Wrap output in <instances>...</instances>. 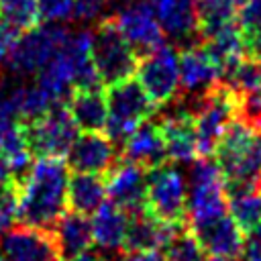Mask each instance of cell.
<instances>
[{"mask_svg":"<svg viewBox=\"0 0 261 261\" xmlns=\"http://www.w3.org/2000/svg\"><path fill=\"white\" fill-rule=\"evenodd\" d=\"M69 167L63 157H37L18 188L16 218L20 224L47 228L67 212Z\"/></svg>","mask_w":261,"mask_h":261,"instance_id":"obj_1","label":"cell"},{"mask_svg":"<svg viewBox=\"0 0 261 261\" xmlns=\"http://www.w3.org/2000/svg\"><path fill=\"white\" fill-rule=\"evenodd\" d=\"M212 155L222 171L226 196L257 188L261 175V130L257 126L237 116L224 128Z\"/></svg>","mask_w":261,"mask_h":261,"instance_id":"obj_2","label":"cell"},{"mask_svg":"<svg viewBox=\"0 0 261 261\" xmlns=\"http://www.w3.org/2000/svg\"><path fill=\"white\" fill-rule=\"evenodd\" d=\"M192 112L196 124L198 155L206 157L214 153V147L224 128L237 116H241V96L220 80L196 100Z\"/></svg>","mask_w":261,"mask_h":261,"instance_id":"obj_3","label":"cell"},{"mask_svg":"<svg viewBox=\"0 0 261 261\" xmlns=\"http://www.w3.org/2000/svg\"><path fill=\"white\" fill-rule=\"evenodd\" d=\"M106 106H108V118L104 130L114 145H122L124 139L141 122L149 120L153 112L159 108L147 96L143 86L133 77H124L108 86Z\"/></svg>","mask_w":261,"mask_h":261,"instance_id":"obj_4","label":"cell"},{"mask_svg":"<svg viewBox=\"0 0 261 261\" xmlns=\"http://www.w3.org/2000/svg\"><path fill=\"white\" fill-rule=\"evenodd\" d=\"M228 212V196L218 163L206 155L192 161L190 192L186 198V226L200 224Z\"/></svg>","mask_w":261,"mask_h":261,"instance_id":"obj_5","label":"cell"},{"mask_svg":"<svg viewBox=\"0 0 261 261\" xmlns=\"http://www.w3.org/2000/svg\"><path fill=\"white\" fill-rule=\"evenodd\" d=\"M186 198H188L186 179L184 173L175 167V163L165 161L157 167L147 169L145 210L151 216L171 226H184Z\"/></svg>","mask_w":261,"mask_h":261,"instance_id":"obj_6","label":"cell"},{"mask_svg":"<svg viewBox=\"0 0 261 261\" xmlns=\"http://www.w3.org/2000/svg\"><path fill=\"white\" fill-rule=\"evenodd\" d=\"M92 61L104 86H110L135 73L139 57L120 35L112 16L102 18L92 33Z\"/></svg>","mask_w":261,"mask_h":261,"instance_id":"obj_7","label":"cell"},{"mask_svg":"<svg viewBox=\"0 0 261 261\" xmlns=\"http://www.w3.org/2000/svg\"><path fill=\"white\" fill-rule=\"evenodd\" d=\"M22 128L35 157H65L77 137V126L65 102H57L45 114L22 122Z\"/></svg>","mask_w":261,"mask_h":261,"instance_id":"obj_8","label":"cell"},{"mask_svg":"<svg viewBox=\"0 0 261 261\" xmlns=\"http://www.w3.org/2000/svg\"><path fill=\"white\" fill-rule=\"evenodd\" d=\"M67 37V29L59 22H45L43 27L35 24L33 29L22 31L6 57L10 71L20 75L37 73L61 49Z\"/></svg>","mask_w":261,"mask_h":261,"instance_id":"obj_9","label":"cell"},{"mask_svg":"<svg viewBox=\"0 0 261 261\" xmlns=\"http://www.w3.org/2000/svg\"><path fill=\"white\" fill-rule=\"evenodd\" d=\"M137 82L143 86L147 96L153 104L163 106L169 104L179 94V53L169 47L161 45L155 51L139 57L137 67Z\"/></svg>","mask_w":261,"mask_h":261,"instance_id":"obj_10","label":"cell"},{"mask_svg":"<svg viewBox=\"0 0 261 261\" xmlns=\"http://www.w3.org/2000/svg\"><path fill=\"white\" fill-rule=\"evenodd\" d=\"M112 20L137 57H143L165 45V33L155 16L151 0H135L126 4L112 16Z\"/></svg>","mask_w":261,"mask_h":261,"instance_id":"obj_11","label":"cell"},{"mask_svg":"<svg viewBox=\"0 0 261 261\" xmlns=\"http://www.w3.org/2000/svg\"><path fill=\"white\" fill-rule=\"evenodd\" d=\"M0 255L4 261H61L53 232L29 224L10 226L2 232Z\"/></svg>","mask_w":261,"mask_h":261,"instance_id":"obj_12","label":"cell"},{"mask_svg":"<svg viewBox=\"0 0 261 261\" xmlns=\"http://www.w3.org/2000/svg\"><path fill=\"white\" fill-rule=\"evenodd\" d=\"M198 239L208 259H239L243 257V230L226 212L212 220L188 226Z\"/></svg>","mask_w":261,"mask_h":261,"instance_id":"obj_13","label":"cell"},{"mask_svg":"<svg viewBox=\"0 0 261 261\" xmlns=\"http://www.w3.org/2000/svg\"><path fill=\"white\" fill-rule=\"evenodd\" d=\"M106 194L114 204L124 208L126 212L145 208V194H147V169L122 159L118 155L116 163L104 173Z\"/></svg>","mask_w":261,"mask_h":261,"instance_id":"obj_14","label":"cell"},{"mask_svg":"<svg viewBox=\"0 0 261 261\" xmlns=\"http://www.w3.org/2000/svg\"><path fill=\"white\" fill-rule=\"evenodd\" d=\"M159 128L165 141L167 161L171 163H192L198 155V141H196V124L192 108H177L167 112L159 118Z\"/></svg>","mask_w":261,"mask_h":261,"instance_id":"obj_15","label":"cell"},{"mask_svg":"<svg viewBox=\"0 0 261 261\" xmlns=\"http://www.w3.org/2000/svg\"><path fill=\"white\" fill-rule=\"evenodd\" d=\"M220 82V71L202 43H190L179 53V94L196 100Z\"/></svg>","mask_w":261,"mask_h":261,"instance_id":"obj_16","label":"cell"},{"mask_svg":"<svg viewBox=\"0 0 261 261\" xmlns=\"http://www.w3.org/2000/svg\"><path fill=\"white\" fill-rule=\"evenodd\" d=\"M67 167L73 171H88L104 175L118 159L116 145L100 133L77 135L67 151Z\"/></svg>","mask_w":261,"mask_h":261,"instance_id":"obj_17","label":"cell"},{"mask_svg":"<svg viewBox=\"0 0 261 261\" xmlns=\"http://www.w3.org/2000/svg\"><path fill=\"white\" fill-rule=\"evenodd\" d=\"M200 43L206 47L210 57L214 59L220 80H224L230 69L247 55V43L243 37V31L239 29L237 20H228L200 37Z\"/></svg>","mask_w":261,"mask_h":261,"instance_id":"obj_18","label":"cell"},{"mask_svg":"<svg viewBox=\"0 0 261 261\" xmlns=\"http://www.w3.org/2000/svg\"><path fill=\"white\" fill-rule=\"evenodd\" d=\"M151 4L165 37L186 45L200 41L196 0H151Z\"/></svg>","mask_w":261,"mask_h":261,"instance_id":"obj_19","label":"cell"},{"mask_svg":"<svg viewBox=\"0 0 261 261\" xmlns=\"http://www.w3.org/2000/svg\"><path fill=\"white\" fill-rule=\"evenodd\" d=\"M122 159H128L145 169L157 167L161 163L167 161V153H165V141L161 135V128L157 122L145 120L141 122L120 145V153Z\"/></svg>","mask_w":261,"mask_h":261,"instance_id":"obj_20","label":"cell"},{"mask_svg":"<svg viewBox=\"0 0 261 261\" xmlns=\"http://www.w3.org/2000/svg\"><path fill=\"white\" fill-rule=\"evenodd\" d=\"M179 226L165 224L151 216L145 208L128 212V226L122 241V251H161Z\"/></svg>","mask_w":261,"mask_h":261,"instance_id":"obj_21","label":"cell"},{"mask_svg":"<svg viewBox=\"0 0 261 261\" xmlns=\"http://www.w3.org/2000/svg\"><path fill=\"white\" fill-rule=\"evenodd\" d=\"M65 106L77 130L82 133L104 130V124L108 118V106H106V94L102 92V88H92V90L75 88L69 92Z\"/></svg>","mask_w":261,"mask_h":261,"instance_id":"obj_22","label":"cell"},{"mask_svg":"<svg viewBox=\"0 0 261 261\" xmlns=\"http://www.w3.org/2000/svg\"><path fill=\"white\" fill-rule=\"evenodd\" d=\"M92 243L104 251H116L122 247L126 226H128V212L114 204L112 200H104L98 210H94L92 218Z\"/></svg>","mask_w":261,"mask_h":261,"instance_id":"obj_23","label":"cell"},{"mask_svg":"<svg viewBox=\"0 0 261 261\" xmlns=\"http://www.w3.org/2000/svg\"><path fill=\"white\" fill-rule=\"evenodd\" d=\"M61 259H71L92 247V224L86 214L65 212L51 228Z\"/></svg>","mask_w":261,"mask_h":261,"instance_id":"obj_24","label":"cell"},{"mask_svg":"<svg viewBox=\"0 0 261 261\" xmlns=\"http://www.w3.org/2000/svg\"><path fill=\"white\" fill-rule=\"evenodd\" d=\"M106 186L98 173L88 171H73L67 179V206L73 212L92 216L94 210L104 202Z\"/></svg>","mask_w":261,"mask_h":261,"instance_id":"obj_25","label":"cell"},{"mask_svg":"<svg viewBox=\"0 0 261 261\" xmlns=\"http://www.w3.org/2000/svg\"><path fill=\"white\" fill-rule=\"evenodd\" d=\"M0 153L6 159L10 173H12V181L18 184L24 179V175L29 173L31 165H33V153L29 149L27 137H24V128L22 122L16 120L8 126H4L0 130Z\"/></svg>","mask_w":261,"mask_h":261,"instance_id":"obj_26","label":"cell"},{"mask_svg":"<svg viewBox=\"0 0 261 261\" xmlns=\"http://www.w3.org/2000/svg\"><path fill=\"white\" fill-rule=\"evenodd\" d=\"M222 82H226L241 100H261V59L245 55Z\"/></svg>","mask_w":261,"mask_h":261,"instance_id":"obj_27","label":"cell"},{"mask_svg":"<svg viewBox=\"0 0 261 261\" xmlns=\"http://www.w3.org/2000/svg\"><path fill=\"white\" fill-rule=\"evenodd\" d=\"M10 96H12V102L16 106L20 122H27V120H33V118L45 114L53 104L59 102L47 90H43L39 84H35V86H20V88L12 90Z\"/></svg>","mask_w":261,"mask_h":261,"instance_id":"obj_28","label":"cell"},{"mask_svg":"<svg viewBox=\"0 0 261 261\" xmlns=\"http://www.w3.org/2000/svg\"><path fill=\"white\" fill-rule=\"evenodd\" d=\"M228 212L243 232L261 222V192L257 188L228 194Z\"/></svg>","mask_w":261,"mask_h":261,"instance_id":"obj_29","label":"cell"},{"mask_svg":"<svg viewBox=\"0 0 261 261\" xmlns=\"http://www.w3.org/2000/svg\"><path fill=\"white\" fill-rule=\"evenodd\" d=\"M0 20L22 33L39 22L35 0H0Z\"/></svg>","mask_w":261,"mask_h":261,"instance_id":"obj_30","label":"cell"},{"mask_svg":"<svg viewBox=\"0 0 261 261\" xmlns=\"http://www.w3.org/2000/svg\"><path fill=\"white\" fill-rule=\"evenodd\" d=\"M234 20L243 31L245 41L261 33V0H243L237 8Z\"/></svg>","mask_w":261,"mask_h":261,"instance_id":"obj_31","label":"cell"},{"mask_svg":"<svg viewBox=\"0 0 261 261\" xmlns=\"http://www.w3.org/2000/svg\"><path fill=\"white\" fill-rule=\"evenodd\" d=\"M39 20L63 22L73 16V0H35Z\"/></svg>","mask_w":261,"mask_h":261,"instance_id":"obj_32","label":"cell"},{"mask_svg":"<svg viewBox=\"0 0 261 261\" xmlns=\"http://www.w3.org/2000/svg\"><path fill=\"white\" fill-rule=\"evenodd\" d=\"M16 208H18V188H16V184L0 188V237L16 220Z\"/></svg>","mask_w":261,"mask_h":261,"instance_id":"obj_33","label":"cell"},{"mask_svg":"<svg viewBox=\"0 0 261 261\" xmlns=\"http://www.w3.org/2000/svg\"><path fill=\"white\" fill-rule=\"evenodd\" d=\"M243 261H261V222L247 230L243 241Z\"/></svg>","mask_w":261,"mask_h":261,"instance_id":"obj_34","label":"cell"},{"mask_svg":"<svg viewBox=\"0 0 261 261\" xmlns=\"http://www.w3.org/2000/svg\"><path fill=\"white\" fill-rule=\"evenodd\" d=\"M110 0H73V16L80 20H94Z\"/></svg>","mask_w":261,"mask_h":261,"instance_id":"obj_35","label":"cell"},{"mask_svg":"<svg viewBox=\"0 0 261 261\" xmlns=\"http://www.w3.org/2000/svg\"><path fill=\"white\" fill-rule=\"evenodd\" d=\"M18 35H20L18 31H14L10 24L0 20V63L6 61V57H8V53H10V49H12V45H14Z\"/></svg>","mask_w":261,"mask_h":261,"instance_id":"obj_36","label":"cell"},{"mask_svg":"<svg viewBox=\"0 0 261 261\" xmlns=\"http://www.w3.org/2000/svg\"><path fill=\"white\" fill-rule=\"evenodd\" d=\"M122 261H165L159 251H126Z\"/></svg>","mask_w":261,"mask_h":261,"instance_id":"obj_37","label":"cell"},{"mask_svg":"<svg viewBox=\"0 0 261 261\" xmlns=\"http://www.w3.org/2000/svg\"><path fill=\"white\" fill-rule=\"evenodd\" d=\"M247 43V55L255 57V59H261V33L253 35L251 39L245 41Z\"/></svg>","mask_w":261,"mask_h":261,"instance_id":"obj_38","label":"cell"},{"mask_svg":"<svg viewBox=\"0 0 261 261\" xmlns=\"http://www.w3.org/2000/svg\"><path fill=\"white\" fill-rule=\"evenodd\" d=\"M10 184H14V181H12V173H10V167H8L6 159H4L2 153H0V188L10 186Z\"/></svg>","mask_w":261,"mask_h":261,"instance_id":"obj_39","label":"cell"},{"mask_svg":"<svg viewBox=\"0 0 261 261\" xmlns=\"http://www.w3.org/2000/svg\"><path fill=\"white\" fill-rule=\"evenodd\" d=\"M61 261H102V257L88 249V251H84V253H80V255H75L71 259H61Z\"/></svg>","mask_w":261,"mask_h":261,"instance_id":"obj_40","label":"cell"},{"mask_svg":"<svg viewBox=\"0 0 261 261\" xmlns=\"http://www.w3.org/2000/svg\"><path fill=\"white\" fill-rule=\"evenodd\" d=\"M0 261H4V257H2V255H0Z\"/></svg>","mask_w":261,"mask_h":261,"instance_id":"obj_41","label":"cell"}]
</instances>
